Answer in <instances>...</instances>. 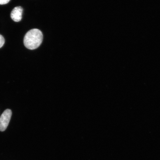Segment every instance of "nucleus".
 I'll return each instance as SVG.
<instances>
[{
	"mask_svg": "<svg viewBox=\"0 0 160 160\" xmlns=\"http://www.w3.org/2000/svg\"><path fill=\"white\" fill-rule=\"evenodd\" d=\"M11 0H0V5H5L8 3Z\"/></svg>",
	"mask_w": 160,
	"mask_h": 160,
	"instance_id": "obj_5",
	"label": "nucleus"
},
{
	"mask_svg": "<svg viewBox=\"0 0 160 160\" xmlns=\"http://www.w3.org/2000/svg\"><path fill=\"white\" fill-rule=\"evenodd\" d=\"M23 9L21 7H16L12 11L11 13V19L14 21L18 22L22 19Z\"/></svg>",
	"mask_w": 160,
	"mask_h": 160,
	"instance_id": "obj_3",
	"label": "nucleus"
},
{
	"mask_svg": "<svg viewBox=\"0 0 160 160\" xmlns=\"http://www.w3.org/2000/svg\"><path fill=\"white\" fill-rule=\"evenodd\" d=\"M12 115L11 110L7 109L4 111L0 117V131H5L8 126Z\"/></svg>",
	"mask_w": 160,
	"mask_h": 160,
	"instance_id": "obj_2",
	"label": "nucleus"
},
{
	"mask_svg": "<svg viewBox=\"0 0 160 160\" xmlns=\"http://www.w3.org/2000/svg\"><path fill=\"white\" fill-rule=\"evenodd\" d=\"M5 42L4 38L1 35H0V48L3 47Z\"/></svg>",
	"mask_w": 160,
	"mask_h": 160,
	"instance_id": "obj_4",
	"label": "nucleus"
},
{
	"mask_svg": "<svg viewBox=\"0 0 160 160\" xmlns=\"http://www.w3.org/2000/svg\"><path fill=\"white\" fill-rule=\"evenodd\" d=\"M43 39V34L40 30L32 29L26 34L24 38V45L28 49H35L41 45Z\"/></svg>",
	"mask_w": 160,
	"mask_h": 160,
	"instance_id": "obj_1",
	"label": "nucleus"
}]
</instances>
